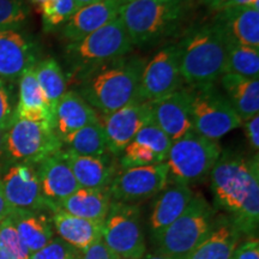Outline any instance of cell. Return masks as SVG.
Here are the masks:
<instances>
[{"instance_id": "9c48e42d", "label": "cell", "mask_w": 259, "mask_h": 259, "mask_svg": "<svg viewBox=\"0 0 259 259\" xmlns=\"http://www.w3.org/2000/svg\"><path fill=\"white\" fill-rule=\"evenodd\" d=\"M6 161L36 166L63 149L53 126L16 118L6 131Z\"/></svg>"}, {"instance_id": "5bb4252c", "label": "cell", "mask_w": 259, "mask_h": 259, "mask_svg": "<svg viewBox=\"0 0 259 259\" xmlns=\"http://www.w3.org/2000/svg\"><path fill=\"white\" fill-rule=\"evenodd\" d=\"M151 120V105L147 102H135L111 114H100V124L105 132L108 153L120 156L139 130Z\"/></svg>"}, {"instance_id": "2e32d148", "label": "cell", "mask_w": 259, "mask_h": 259, "mask_svg": "<svg viewBox=\"0 0 259 259\" xmlns=\"http://www.w3.org/2000/svg\"><path fill=\"white\" fill-rule=\"evenodd\" d=\"M151 116L171 142L192 131L190 87H181L170 95L151 103Z\"/></svg>"}, {"instance_id": "1f68e13d", "label": "cell", "mask_w": 259, "mask_h": 259, "mask_svg": "<svg viewBox=\"0 0 259 259\" xmlns=\"http://www.w3.org/2000/svg\"><path fill=\"white\" fill-rule=\"evenodd\" d=\"M77 10L78 8L74 0H48L40 10L45 30L54 31L61 29Z\"/></svg>"}, {"instance_id": "5b68a950", "label": "cell", "mask_w": 259, "mask_h": 259, "mask_svg": "<svg viewBox=\"0 0 259 259\" xmlns=\"http://www.w3.org/2000/svg\"><path fill=\"white\" fill-rule=\"evenodd\" d=\"M216 221V210L203 194H193L179 218L155 236L157 252L169 259H185L211 233Z\"/></svg>"}, {"instance_id": "4fadbf2b", "label": "cell", "mask_w": 259, "mask_h": 259, "mask_svg": "<svg viewBox=\"0 0 259 259\" xmlns=\"http://www.w3.org/2000/svg\"><path fill=\"white\" fill-rule=\"evenodd\" d=\"M3 192L12 209L52 211L42 194L36 168L32 164L12 163L0 179Z\"/></svg>"}, {"instance_id": "7dc6e473", "label": "cell", "mask_w": 259, "mask_h": 259, "mask_svg": "<svg viewBox=\"0 0 259 259\" xmlns=\"http://www.w3.org/2000/svg\"><path fill=\"white\" fill-rule=\"evenodd\" d=\"M29 2H30L31 4L37 9L38 12H40V10L42 9V6L46 4L48 0H29Z\"/></svg>"}, {"instance_id": "7a4b0ae2", "label": "cell", "mask_w": 259, "mask_h": 259, "mask_svg": "<svg viewBox=\"0 0 259 259\" xmlns=\"http://www.w3.org/2000/svg\"><path fill=\"white\" fill-rule=\"evenodd\" d=\"M147 61L121 57L69 74L73 90L101 115L139 102V88Z\"/></svg>"}, {"instance_id": "ffe728a7", "label": "cell", "mask_w": 259, "mask_h": 259, "mask_svg": "<svg viewBox=\"0 0 259 259\" xmlns=\"http://www.w3.org/2000/svg\"><path fill=\"white\" fill-rule=\"evenodd\" d=\"M154 204L150 215V228L154 238L161 234L187 208L193 197L189 185L169 179Z\"/></svg>"}, {"instance_id": "7402d4cb", "label": "cell", "mask_w": 259, "mask_h": 259, "mask_svg": "<svg viewBox=\"0 0 259 259\" xmlns=\"http://www.w3.org/2000/svg\"><path fill=\"white\" fill-rule=\"evenodd\" d=\"M229 41L259 50V8H232L215 14Z\"/></svg>"}, {"instance_id": "6da1fadb", "label": "cell", "mask_w": 259, "mask_h": 259, "mask_svg": "<svg viewBox=\"0 0 259 259\" xmlns=\"http://www.w3.org/2000/svg\"><path fill=\"white\" fill-rule=\"evenodd\" d=\"M215 208L227 218L240 234L254 236L259 223L258 155L246 158L240 154L222 153L210 173Z\"/></svg>"}, {"instance_id": "52a82bcc", "label": "cell", "mask_w": 259, "mask_h": 259, "mask_svg": "<svg viewBox=\"0 0 259 259\" xmlns=\"http://www.w3.org/2000/svg\"><path fill=\"white\" fill-rule=\"evenodd\" d=\"M134 50L131 38L120 18H116L82 40L69 42L66 58L72 74L94 65L128 56Z\"/></svg>"}, {"instance_id": "60d3db41", "label": "cell", "mask_w": 259, "mask_h": 259, "mask_svg": "<svg viewBox=\"0 0 259 259\" xmlns=\"http://www.w3.org/2000/svg\"><path fill=\"white\" fill-rule=\"evenodd\" d=\"M199 2L200 4L205 6L209 11L213 12V14H218V12L226 9L229 0H199Z\"/></svg>"}, {"instance_id": "d4e9b609", "label": "cell", "mask_w": 259, "mask_h": 259, "mask_svg": "<svg viewBox=\"0 0 259 259\" xmlns=\"http://www.w3.org/2000/svg\"><path fill=\"white\" fill-rule=\"evenodd\" d=\"M52 225L60 239L79 251L87 250L102 238V223L77 218L63 210L53 212Z\"/></svg>"}, {"instance_id": "3957f363", "label": "cell", "mask_w": 259, "mask_h": 259, "mask_svg": "<svg viewBox=\"0 0 259 259\" xmlns=\"http://www.w3.org/2000/svg\"><path fill=\"white\" fill-rule=\"evenodd\" d=\"M177 46L181 77L191 88L212 85L225 73L228 37L215 19L190 27Z\"/></svg>"}, {"instance_id": "83f0119b", "label": "cell", "mask_w": 259, "mask_h": 259, "mask_svg": "<svg viewBox=\"0 0 259 259\" xmlns=\"http://www.w3.org/2000/svg\"><path fill=\"white\" fill-rule=\"evenodd\" d=\"M241 234L229 219H218L211 233L185 259H232Z\"/></svg>"}, {"instance_id": "277c9868", "label": "cell", "mask_w": 259, "mask_h": 259, "mask_svg": "<svg viewBox=\"0 0 259 259\" xmlns=\"http://www.w3.org/2000/svg\"><path fill=\"white\" fill-rule=\"evenodd\" d=\"M194 0H135L119 18L134 46H153L179 32L194 10Z\"/></svg>"}, {"instance_id": "44dd1931", "label": "cell", "mask_w": 259, "mask_h": 259, "mask_svg": "<svg viewBox=\"0 0 259 259\" xmlns=\"http://www.w3.org/2000/svg\"><path fill=\"white\" fill-rule=\"evenodd\" d=\"M100 114L76 90L69 89L58 103L54 114V131L59 139L99 121Z\"/></svg>"}, {"instance_id": "f546056e", "label": "cell", "mask_w": 259, "mask_h": 259, "mask_svg": "<svg viewBox=\"0 0 259 259\" xmlns=\"http://www.w3.org/2000/svg\"><path fill=\"white\" fill-rule=\"evenodd\" d=\"M65 150L82 156H101L108 153L106 136L99 121L90 124L61 139Z\"/></svg>"}, {"instance_id": "4316f807", "label": "cell", "mask_w": 259, "mask_h": 259, "mask_svg": "<svg viewBox=\"0 0 259 259\" xmlns=\"http://www.w3.org/2000/svg\"><path fill=\"white\" fill-rule=\"evenodd\" d=\"M16 229H17L22 241L31 252L41 250L54 236L52 219L44 211L14 209L9 216Z\"/></svg>"}, {"instance_id": "74e56055", "label": "cell", "mask_w": 259, "mask_h": 259, "mask_svg": "<svg viewBox=\"0 0 259 259\" xmlns=\"http://www.w3.org/2000/svg\"><path fill=\"white\" fill-rule=\"evenodd\" d=\"M232 259H259V241L257 238L252 236L236 246Z\"/></svg>"}, {"instance_id": "d590c367", "label": "cell", "mask_w": 259, "mask_h": 259, "mask_svg": "<svg viewBox=\"0 0 259 259\" xmlns=\"http://www.w3.org/2000/svg\"><path fill=\"white\" fill-rule=\"evenodd\" d=\"M80 251L65 242L63 239H52L46 246L32 252L29 259H79Z\"/></svg>"}, {"instance_id": "f35d334b", "label": "cell", "mask_w": 259, "mask_h": 259, "mask_svg": "<svg viewBox=\"0 0 259 259\" xmlns=\"http://www.w3.org/2000/svg\"><path fill=\"white\" fill-rule=\"evenodd\" d=\"M114 257L115 254L107 247L101 238L87 250L80 251L79 259H113Z\"/></svg>"}, {"instance_id": "ba28073f", "label": "cell", "mask_w": 259, "mask_h": 259, "mask_svg": "<svg viewBox=\"0 0 259 259\" xmlns=\"http://www.w3.org/2000/svg\"><path fill=\"white\" fill-rule=\"evenodd\" d=\"M191 122L192 131L216 142L242 125L240 116L215 84L191 88Z\"/></svg>"}, {"instance_id": "8d00e7d4", "label": "cell", "mask_w": 259, "mask_h": 259, "mask_svg": "<svg viewBox=\"0 0 259 259\" xmlns=\"http://www.w3.org/2000/svg\"><path fill=\"white\" fill-rule=\"evenodd\" d=\"M16 119L14 87L11 82L0 79V128L8 131Z\"/></svg>"}, {"instance_id": "f1b7e54d", "label": "cell", "mask_w": 259, "mask_h": 259, "mask_svg": "<svg viewBox=\"0 0 259 259\" xmlns=\"http://www.w3.org/2000/svg\"><path fill=\"white\" fill-rule=\"evenodd\" d=\"M35 76L54 115L58 103L67 90L66 74L54 58H47L35 65Z\"/></svg>"}, {"instance_id": "603a6c76", "label": "cell", "mask_w": 259, "mask_h": 259, "mask_svg": "<svg viewBox=\"0 0 259 259\" xmlns=\"http://www.w3.org/2000/svg\"><path fill=\"white\" fill-rule=\"evenodd\" d=\"M16 118L47 122L54 127V115L37 83L35 76V65L25 70L19 77Z\"/></svg>"}, {"instance_id": "d6986e66", "label": "cell", "mask_w": 259, "mask_h": 259, "mask_svg": "<svg viewBox=\"0 0 259 259\" xmlns=\"http://www.w3.org/2000/svg\"><path fill=\"white\" fill-rule=\"evenodd\" d=\"M61 154L83 189H109L119 171L116 156L109 153L101 156H82L69 150H61Z\"/></svg>"}, {"instance_id": "ab89813d", "label": "cell", "mask_w": 259, "mask_h": 259, "mask_svg": "<svg viewBox=\"0 0 259 259\" xmlns=\"http://www.w3.org/2000/svg\"><path fill=\"white\" fill-rule=\"evenodd\" d=\"M244 126V132L247 139L248 144L252 148V150L255 151V154H258L259 149V114L252 116L248 120L242 121Z\"/></svg>"}, {"instance_id": "c3c4849f", "label": "cell", "mask_w": 259, "mask_h": 259, "mask_svg": "<svg viewBox=\"0 0 259 259\" xmlns=\"http://www.w3.org/2000/svg\"><path fill=\"white\" fill-rule=\"evenodd\" d=\"M0 259H9L8 255H6L2 250H0Z\"/></svg>"}, {"instance_id": "f6af8a7d", "label": "cell", "mask_w": 259, "mask_h": 259, "mask_svg": "<svg viewBox=\"0 0 259 259\" xmlns=\"http://www.w3.org/2000/svg\"><path fill=\"white\" fill-rule=\"evenodd\" d=\"M97 2H101V0H74V3H76L77 8L78 9L83 8V6L94 4V3H97Z\"/></svg>"}, {"instance_id": "e575fe53", "label": "cell", "mask_w": 259, "mask_h": 259, "mask_svg": "<svg viewBox=\"0 0 259 259\" xmlns=\"http://www.w3.org/2000/svg\"><path fill=\"white\" fill-rule=\"evenodd\" d=\"M29 14L24 0H0V29H19Z\"/></svg>"}, {"instance_id": "4dcf8cb0", "label": "cell", "mask_w": 259, "mask_h": 259, "mask_svg": "<svg viewBox=\"0 0 259 259\" xmlns=\"http://www.w3.org/2000/svg\"><path fill=\"white\" fill-rule=\"evenodd\" d=\"M225 73L255 78L259 77V50L228 40Z\"/></svg>"}, {"instance_id": "e0dca14e", "label": "cell", "mask_w": 259, "mask_h": 259, "mask_svg": "<svg viewBox=\"0 0 259 259\" xmlns=\"http://www.w3.org/2000/svg\"><path fill=\"white\" fill-rule=\"evenodd\" d=\"M61 150L38 162L35 167L42 194L51 204L52 212L57 210L58 203L80 189Z\"/></svg>"}, {"instance_id": "30bf717a", "label": "cell", "mask_w": 259, "mask_h": 259, "mask_svg": "<svg viewBox=\"0 0 259 259\" xmlns=\"http://www.w3.org/2000/svg\"><path fill=\"white\" fill-rule=\"evenodd\" d=\"M102 240L118 257L143 259L147 245L137 204L113 200L102 223Z\"/></svg>"}, {"instance_id": "b9f144b4", "label": "cell", "mask_w": 259, "mask_h": 259, "mask_svg": "<svg viewBox=\"0 0 259 259\" xmlns=\"http://www.w3.org/2000/svg\"><path fill=\"white\" fill-rule=\"evenodd\" d=\"M232 8H259V0H229L226 9Z\"/></svg>"}, {"instance_id": "8fae6325", "label": "cell", "mask_w": 259, "mask_h": 259, "mask_svg": "<svg viewBox=\"0 0 259 259\" xmlns=\"http://www.w3.org/2000/svg\"><path fill=\"white\" fill-rule=\"evenodd\" d=\"M183 82L178 46H164L144 65L139 88V102L151 105L179 90L184 87Z\"/></svg>"}, {"instance_id": "d6a6232c", "label": "cell", "mask_w": 259, "mask_h": 259, "mask_svg": "<svg viewBox=\"0 0 259 259\" xmlns=\"http://www.w3.org/2000/svg\"><path fill=\"white\" fill-rule=\"evenodd\" d=\"M164 162L160 155H157L150 147L142 142L132 139L131 143L126 147L120 155V167L122 169L132 167L150 166Z\"/></svg>"}, {"instance_id": "7bdbcfd3", "label": "cell", "mask_w": 259, "mask_h": 259, "mask_svg": "<svg viewBox=\"0 0 259 259\" xmlns=\"http://www.w3.org/2000/svg\"><path fill=\"white\" fill-rule=\"evenodd\" d=\"M12 210H14V209L10 206L8 200H6L5 196H4V192H3L2 185H0V221H3V220L6 219V218H9V216L11 215Z\"/></svg>"}, {"instance_id": "ee69618b", "label": "cell", "mask_w": 259, "mask_h": 259, "mask_svg": "<svg viewBox=\"0 0 259 259\" xmlns=\"http://www.w3.org/2000/svg\"><path fill=\"white\" fill-rule=\"evenodd\" d=\"M6 131L0 128V170L4 167L6 161Z\"/></svg>"}, {"instance_id": "bcb514c9", "label": "cell", "mask_w": 259, "mask_h": 259, "mask_svg": "<svg viewBox=\"0 0 259 259\" xmlns=\"http://www.w3.org/2000/svg\"><path fill=\"white\" fill-rule=\"evenodd\" d=\"M143 259H169V258L156 252V253H145Z\"/></svg>"}, {"instance_id": "681fc988", "label": "cell", "mask_w": 259, "mask_h": 259, "mask_svg": "<svg viewBox=\"0 0 259 259\" xmlns=\"http://www.w3.org/2000/svg\"><path fill=\"white\" fill-rule=\"evenodd\" d=\"M113 259H128V258H124V257H118V255H115V257L113 258Z\"/></svg>"}, {"instance_id": "484cf974", "label": "cell", "mask_w": 259, "mask_h": 259, "mask_svg": "<svg viewBox=\"0 0 259 259\" xmlns=\"http://www.w3.org/2000/svg\"><path fill=\"white\" fill-rule=\"evenodd\" d=\"M113 202L109 189H83L80 187L71 196L58 203L57 210H63L77 216L103 223Z\"/></svg>"}, {"instance_id": "7c38bea8", "label": "cell", "mask_w": 259, "mask_h": 259, "mask_svg": "<svg viewBox=\"0 0 259 259\" xmlns=\"http://www.w3.org/2000/svg\"><path fill=\"white\" fill-rule=\"evenodd\" d=\"M169 170L166 162L119 170L109 186L113 200L127 204L150 199L166 187Z\"/></svg>"}, {"instance_id": "ac0fdd59", "label": "cell", "mask_w": 259, "mask_h": 259, "mask_svg": "<svg viewBox=\"0 0 259 259\" xmlns=\"http://www.w3.org/2000/svg\"><path fill=\"white\" fill-rule=\"evenodd\" d=\"M124 0H101L79 8L61 28L66 41L76 42L111 23L120 15Z\"/></svg>"}, {"instance_id": "9a60e30c", "label": "cell", "mask_w": 259, "mask_h": 259, "mask_svg": "<svg viewBox=\"0 0 259 259\" xmlns=\"http://www.w3.org/2000/svg\"><path fill=\"white\" fill-rule=\"evenodd\" d=\"M36 46L19 29H0V79L14 82L36 65Z\"/></svg>"}, {"instance_id": "836d02e7", "label": "cell", "mask_w": 259, "mask_h": 259, "mask_svg": "<svg viewBox=\"0 0 259 259\" xmlns=\"http://www.w3.org/2000/svg\"><path fill=\"white\" fill-rule=\"evenodd\" d=\"M0 250L9 259H29L31 252L22 241L17 229L10 218L0 221Z\"/></svg>"}, {"instance_id": "f907efd6", "label": "cell", "mask_w": 259, "mask_h": 259, "mask_svg": "<svg viewBox=\"0 0 259 259\" xmlns=\"http://www.w3.org/2000/svg\"><path fill=\"white\" fill-rule=\"evenodd\" d=\"M125 3H128V2H135V0H124Z\"/></svg>"}, {"instance_id": "cb8c5ba5", "label": "cell", "mask_w": 259, "mask_h": 259, "mask_svg": "<svg viewBox=\"0 0 259 259\" xmlns=\"http://www.w3.org/2000/svg\"><path fill=\"white\" fill-rule=\"evenodd\" d=\"M219 80L222 93L242 121L259 114L258 79L234 73H223Z\"/></svg>"}, {"instance_id": "8992f818", "label": "cell", "mask_w": 259, "mask_h": 259, "mask_svg": "<svg viewBox=\"0 0 259 259\" xmlns=\"http://www.w3.org/2000/svg\"><path fill=\"white\" fill-rule=\"evenodd\" d=\"M221 154L219 142L194 131L187 132L170 145L166 160L169 179L189 186L202 183L210 176Z\"/></svg>"}]
</instances>
